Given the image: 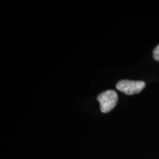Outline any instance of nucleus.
I'll return each instance as SVG.
<instances>
[{
    "instance_id": "1",
    "label": "nucleus",
    "mask_w": 159,
    "mask_h": 159,
    "mask_svg": "<svg viewBox=\"0 0 159 159\" xmlns=\"http://www.w3.org/2000/svg\"><path fill=\"white\" fill-rule=\"evenodd\" d=\"M97 100L100 105V110L102 113H108L112 111L118 102V95L114 90H107L99 94Z\"/></svg>"
},
{
    "instance_id": "3",
    "label": "nucleus",
    "mask_w": 159,
    "mask_h": 159,
    "mask_svg": "<svg viewBox=\"0 0 159 159\" xmlns=\"http://www.w3.org/2000/svg\"><path fill=\"white\" fill-rule=\"evenodd\" d=\"M152 55H153L154 60H156V61H158L159 62V44L153 49Z\"/></svg>"
},
{
    "instance_id": "2",
    "label": "nucleus",
    "mask_w": 159,
    "mask_h": 159,
    "mask_svg": "<svg viewBox=\"0 0 159 159\" xmlns=\"http://www.w3.org/2000/svg\"><path fill=\"white\" fill-rule=\"evenodd\" d=\"M117 90L122 91L128 95H134L139 94L145 87L144 81H134L123 80L117 83L116 85Z\"/></svg>"
}]
</instances>
